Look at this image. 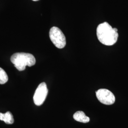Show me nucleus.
<instances>
[{
  "label": "nucleus",
  "instance_id": "7ed1b4c3",
  "mask_svg": "<svg viewBox=\"0 0 128 128\" xmlns=\"http://www.w3.org/2000/svg\"><path fill=\"white\" fill-rule=\"evenodd\" d=\"M50 37L52 42L58 48H63L66 46V37L58 28L53 27L51 28L50 31Z\"/></svg>",
  "mask_w": 128,
  "mask_h": 128
},
{
  "label": "nucleus",
  "instance_id": "20e7f679",
  "mask_svg": "<svg viewBox=\"0 0 128 128\" xmlns=\"http://www.w3.org/2000/svg\"><path fill=\"white\" fill-rule=\"evenodd\" d=\"M96 97L102 104L105 105L113 104L115 101L114 95L106 89H100L96 91Z\"/></svg>",
  "mask_w": 128,
  "mask_h": 128
},
{
  "label": "nucleus",
  "instance_id": "f257e3e1",
  "mask_svg": "<svg viewBox=\"0 0 128 128\" xmlns=\"http://www.w3.org/2000/svg\"><path fill=\"white\" fill-rule=\"evenodd\" d=\"M96 35L98 40L104 45L112 46L117 41L119 36L118 32H116L107 22L99 24L96 30Z\"/></svg>",
  "mask_w": 128,
  "mask_h": 128
},
{
  "label": "nucleus",
  "instance_id": "423d86ee",
  "mask_svg": "<svg viewBox=\"0 0 128 128\" xmlns=\"http://www.w3.org/2000/svg\"><path fill=\"white\" fill-rule=\"evenodd\" d=\"M73 118L76 120L82 123H87L90 121V118L82 111H78L75 112L73 115Z\"/></svg>",
  "mask_w": 128,
  "mask_h": 128
},
{
  "label": "nucleus",
  "instance_id": "6e6552de",
  "mask_svg": "<svg viewBox=\"0 0 128 128\" xmlns=\"http://www.w3.org/2000/svg\"><path fill=\"white\" fill-rule=\"evenodd\" d=\"M8 80L7 74L3 69L0 68V84H4Z\"/></svg>",
  "mask_w": 128,
  "mask_h": 128
},
{
  "label": "nucleus",
  "instance_id": "f03ea898",
  "mask_svg": "<svg viewBox=\"0 0 128 128\" xmlns=\"http://www.w3.org/2000/svg\"><path fill=\"white\" fill-rule=\"evenodd\" d=\"M10 60L20 71L24 70L26 66H32L36 63V59L33 55L23 52L14 54L11 56Z\"/></svg>",
  "mask_w": 128,
  "mask_h": 128
},
{
  "label": "nucleus",
  "instance_id": "0eeeda50",
  "mask_svg": "<svg viewBox=\"0 0 128 128\" xmlns=\"http://www.w3.org/2000/svg\"><path fill=\"white\" fill-rule=\"evenodd\" d=\"M0 120L4 121L8 124H12L14 122L13 115L10 112H7L5 114L0 112Z\"/></svg>",
  "mask_w": 128,
  "mask_h": 128
},
{
  "label": "nucleus",
  "instance_id": "1a4fd4ad",
  "mask_svg": "<svg viewBox=\"0 0 128 128\" xmlns=\"http://www.w3.org/2000/svg\"><path fill=\"white\" fill-rule=\"evenodd\" d=\"M33 1H38V0H32Z\"/></svg>",
  "mask_w": 128,
  "mask_h": 128
},
{
  "label": "nucleus",
  "instance_id": "39448f33",
  "mask_svg": "<svg viewBox=\"0 0 128 128\" xmlns=\"http://www.w3.org/2000/svg\"><path fill=\"white\" fill-rule=\"evenodd\" d=\"M48 93V89L46 83L41 82L37 87L33 96V101L37 106L42 105L46 99Z\"/></svg>",
  "mask_w": 128,
  "mask_h": 128
}]
</instances>
